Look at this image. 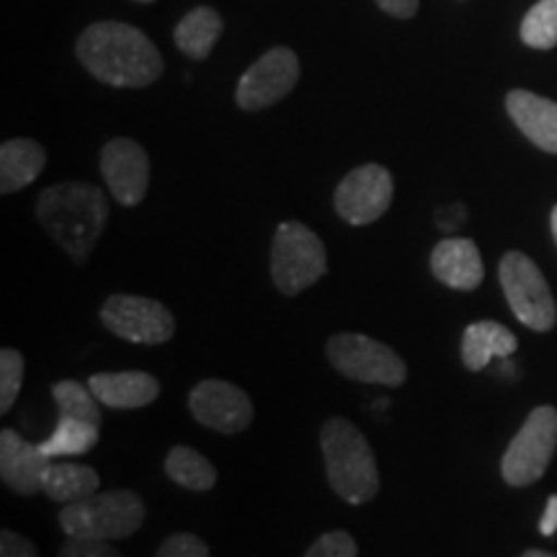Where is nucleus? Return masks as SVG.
Segmentation results:
<instances>
[{
    "label": "nucleus",
    "instance_id": "nucleus-1",
    "mask_svg": "<svg viewBox=\"0 0 557 557\" xmlns=\"http://www.w3.org/2000/svg\"><path fill=\"white\" fill-rule=\"evenodd\" d=\"M75 52L94 78L114 88H148L163 75V58L148 34L122 21L88 26Z\"/></svg>",
    "mask_w": 557,
    "mask_h": 557
},
{
    "label": "nucleus",
    "instance_id": "nucleus-2",
    "mask_svg": "<svg viewBox=\"0 0 557 557\" xmlns=\"http://www.w3.org/2000/svg\"><path fill=\"white\" fill-rule=\"evenodd\" d=\"M37 218L70 259L86 263L109 222V201L99 186L67 181L39 194Z\"/></svg>",
    "mask_w": 557,
    "mask_h": 557
},
{
    "label": "nucleus",
    "instance_id": "nucleus-3",
    "mask_svg": "<svg viewBox=\"0 0 557 557\" xmlns=\"http://www.w3.org/2000/svg\"><path fill=\"white\" fill-rule=\"evenodd\" d=\"M320 449L333 493L351 506L369 504L380 491V470L367 436L346 418H329L320 429Z\"/></svg>",
    "mask_w": 557,
    "mask_h": 557
},
{
    "label": "nucleus",
    "instance_id": "nucleus-4",
    "mask_svg": "<svg viewBox=\"0 0 557 557\" xmlns=\"http://www.w3.org/2000/svg\"><path fill=\"white\" fill-rule=\"evenodd\" d=\"M58 521L65 537L103 542L127 540L143 527L145 504L132 491L94 493L90 498L62 506Z\"/></svg>",
    "mask_w": 557,
    "mask_h": 557
},
{
    "label": "nucleus",
    "instance_id": "nucleus-5",
    "mask_svg": "<svg viewBox=\"0 0 557 557\" xmlns=\"http://www.w3.org/2000/svg\"><path fill=\"white\" fill-rule=\"evenodd\" d=\"M329 271L325 246L302 222H282L271 243V278L282 295H299Z\"/></svg>",
    "mask_w": 557,
    "mask_h": 557
},
{
    "label": "nucleus",
    "instance_id": "nucleus-6",
    "mask_svg": "<svg viewBox=\"0 0 557 557\" xmlns=\"http://www.w3.org/2000/svg\"><path fill=\"white\" fill-rule=\"evenodd\" d=\"M325 357L341 374L354 382L400 387L408 380L406 361L395 348L361 333H336L325 344Z\"/></svg>",
    "mask_w": 557,
    "mask_h": 557
},
{
    "label": "nucleus",
    "instance_id": "nucleus-7",
    "mask_svg": "<svg viewBox=\"0 0 557 557\" xmlns=\"http://www.w3.org/2000/svg\"><path fill=\"white\" fill-rule=\"evenodd\" d=\"M498 278L504 295L511 305L513 315L519 323H524L527 329L547 333L555 329L557 323V305L545 274H542L537 263L529 259L527 253L519 250H508L500 259Z\"/></svg>",
    "mask_w": 557,
    "mask_h": 557
},
{
    "label": "nucleus",
    "instance_id": "nucleus-8",
    "mask_svg": "<svg viewBox=\"0 0 557 557\" xmlns=\"http://www.w3.org/2000/svg\"><path fill=\"white\" fill-rule=\"evenodd\" d=\"M557 449V410L553 406L534 408L519 434L511 438L500 472L511 487H524L537 483L545 475Z\"/></svg>",
    "mask_w": 557,
    "mask_h": 557
},
{
    "label": "nucleus",
    "instance_id": "nucleus-9",
    "mask_svg": "<svg viewBox=\"0 0 557 557\" xmlns=\"http://www.w3.org/2000/svg\"><path fill=\"white\" fill-rule=\"evenodd\" d=\"M103 329L132 344L158 346L173 338L176 320L163 302L139 295H111L101 308Z\"/></svg>",
    "mask_w": 557,
    "mask_h": 557
},
{
    "label": "nucleus",
    "instance_id": "nucleus-10",
    "mask_svg": "<svg viewBox=\"0 0 557 557\" xmlns=\"http://www.w3.org/2000/svg\"><path fill=\"white\" fill-rule=\"evenodd\" d=\"M299 67L297 54L289 47H274L250 65L235 88V101L243 111H261L274 107L297 86Z\"/></svg>",
    "mask_w": 557,
    "mask_h": 557
},
{
    "label": "nucleus",
    "instance_id": "nucleus-11",
    "mask_svg": "<svg viewBox=\"0 0 557 557\" xmlns=\"http://www.w3.org/2000/svg\"><path fill=\"white\" fill-rule=\"evenodd\" d=\"M393 176L385 165L367 163L341 181L333 205L348 225H369L377 222L393 205Z\"/></svg>",
    "mask_w": 557,
    "mask_h": 557
},
{
    "label": "nucleus",
    "instance_id": "nucleus-12",
    "mask_svg": "<svg viewBox=\"0 0 557 557\" xmlns=\"http://www.w3.org/2000/svg\"><path fill=\"white\" fill-rule=\"evenodd\" d=\"M191 416L201 426L233 436L240 434L253 421V403L246 389L225 380H205L189 395Z\"/></svg>",
    "mask_w": 557,
    "mask_h": 557
},
{
    "label": "nucleus",
    "instance_id": "nucleus-13",
    "mask_svg": "<svg viewBox=\"0 0 557 557\" xmlns=\"http://www.w3.org/2000/svg\"><path fill=\"white\" fill-rule=\"evenodd\" d=\"M101 176L111 197L124 207H137L150 186V158L135 139L116 137L101 150Z\"/></svg>",
    "mask_w": 557,
    "mask_h": 557
},
{
    "label": "nucleus",
    "instance_id": "nucleus-14",
    "mask_svg": "<svg viewBox=\"0 0 557 557\" xmlns=\"http://www.w3.org/2000/svg\"><path fill=\"white\" fill-rule=\"evenodd\" d=\"M52 459L16 431H0V480L18 496H37L45 491V472Z\"/></svg>",
    "mask_w": 557,
    "mask_h": 557
},
{
    "label": "nucleus",
    "instance_id": "nucleus-15",
    "mask_svg": "<svg viewBox=\"0 0 557 557\" xmlns=\"http://www.w3.org/2000/svg\"><path fill=\"white\" fill-rule=\"evenodd\" d=\"M506 109L513 124L521 129L529 143L540 150L557 156V103L532 90H511L506 96Z\"/></svg>",
    "mask_w": 557,
    "mask_h": 557
},
{
    "label": "nucleus",
    "instance_id": "nucleus-16",
    "mask_svg": "<svg viewBox=\"0 0 557 557\" xmlns=\"http://www.w3.org/2000/svg\"><path fill=\"white\" fill-rule=\"evenodd\" d=\"M431 274L449 289H478L483 282V259L478 246L470 238L442 240L431 253Z\"/></svg>",
    "mask_w": 557,
    "mask_h": 557
},
{
    "label": "nucleus",
    "instance_id": "nucleus-17",
    "mask_svg": "<svg viewBox=\"0 0 557 557\" xmlns=\"http://www.w3.org/2000/svg\"><path fill=\"white\" fill-rule=\"evenodd\" d=\"M88 387L101 406L116 410L145 408L156 403L160 382L148 372H103L88 380Z\"/></svg>",
    "mask_w": 557,
    "mask_h": 557
},
{
    "label": "nucleus",
    "instance_id": "nucleus-18",
    "mask_svg": "<svg viewBox=\"0 0 557 557\" xmlns=\"http://www.w3.org/2000/svg\"><path fill=\"white\" fill-rule=\"evenodd\" d=\"M519 348V341L506 325L496 320H478L465 329L462 336V364L470 372H480L493 359H508Z\"/></svg>",
    "mask_w": 557,
    "mask_h": 557
},
{
    "label": "nucleus",
    "instance_id": "nucleus-19",
    "mask_svg": "<svg viewBox=\"0 0 557 557\" xmlns=\"http://www.w3.org/2000/svg\"><path fill=\"white\" fill-rule=\"evenodd\" d=\"M47 165V150L34 139H9L0 148V194H16L39 178Z\"/></svg>",
    "mask_w": 557,
    "mask_h": 557
},
{
    "label": "nucleus",
    "instance_id": "nucleus-20",
    "mask_svg": "<svg viewBox=\"0 0 557 557\" xmlns=\"http://www.w3.org/2000/svg\"><path fill=\"white\" fill-rule=\"evenodd\" d=\"M222 34V16L209 5H197V9L186 13L184 18L178 21L176 32H173V39H176V47L186 58L191 60H207L209 52L214 50Z\"/></svg>",
    "mask_w": 557,
    "mask_h": 557
},
{
    "label": "nucleus",
    "instance_id": "nucleus-21",
    "mask_svg": "<svg viewBox=\"0 0 557 557\" xmlns=\"http://www.w3.org/2000/svg\"><path fill=\"white\" fill-rule=\"evenodd\" d=\"M99 472L86 465L75 462H52L45 472V496L58 504H75V500L90 498L99 491Z\"/></svg>",
    "mask_w": 557,
    "mask_h": 557
},
{
    "label": "nucleus",
    "instance_id": "nucleus-22",
    "mask_svg": "<svg viewBox=\"0 0 557 557\" xmlns=\"http://www.w3.org/2000/svg\"><path fill=\"white\" fill-rule=\"evenodd\" d=\"M99 444V426L88 421H78V418L60 416L58 426L45 442H39L41 451L50 459L58 457H78L86 455Z\"/></svg>",
    "mask_w": 557,
    "mask_h": 557
},
{
    "label": "nucleus",
    "instance_id": "nucleus-23",
    "mask_svg": "<svg viewBox=\"0 0 557 557\" xmlns=\"http://www.w3.org/2000/svg\"><path fill=\"white\" fill-rule=\"evenodd\" d=\"M165 475L186 491L205 493L218 483V470L191 447H173L165 457Z\"/></svg>",
    "mask_w": 557,
    "mask_h": 557
},
{
    "label": "nucleus",
    "instance_id": "nucleus-24",
    "mask_svg": "<svg viewBox=\"0 0 557 557\" xmlns=\"http://www.w3.org/2000/svg\"><path fill=\"white\" fill-rule=\"evenodd\" d=\"M52 398L58 406L60 416L78 418V421H88L94 426H101V403L94 395V389L81 385L75 380H62L52 385Z\"/></svg>",
    "mask_w": 557,
    "mask_h": 557
},
{
    "label": "nucleus",
    "instance_id": "nucleus-25",
    "mask_svg": "<svg viewBox=\"0 0 557 557\" xmlns=\"http://www.w3.org/2000/svg\"><path fill=\"white\" fill-rule=\"evenodd\" d=\"M521 39L532 50L557 47V0H540L521 21Z\"/></svg>",
    "mask_w": 557,
    "mask_h": 557
},
{
    "label": "nucleus",
    "instance_id": "nucleus-26",
    "mask_svg": "<svg viewBox=\"0 0 557 557\" xmlns=\"http://www.w3.org/2000/svg\"><path fill=\"white\" fill-rule=\"evenodd\" d=\"M24 382V357L16 348L0 351V413H9Z\"/></svg>",
    "mask_w": 557,
    "mask_h": 557
},
{
    "label": "nucleus",
    "instance_id": "nucleus-27",
    "mask_svg": "<svg viewBox=\"0 0 557 557\" xmlns=\"http://www.w3.org/2000/svg\"><path fill=\"white\" fill-rule=\"evenodd\" d=\"M305 557H359L357 540L348 532H325L323 537L312 542Z\"/></svg>",
    "mask_w": 557,
    "mask_h": 557
},
{
    "label": "nucleus",
    "instance_id": "nucleus-28",
    "mask_svg": "<svg viewBox=\"0 0 557 557\" xmlns=\"http://www.w3.org/2000/svg\"><path fill=\"white\" fill-rule=\"evenodd\" d=\"M156 557H212V555H209V547L197 537V534L178 532V534H171V537L158 547Z\"/></svg>",
    "mask_w": 557,
    "mask_h": 557
},
{
    "label": "nucleus",
    "instance_id": "nucleus-29",
    "mask_svg": "<svg viewBox=\"0 0 557 557\" xmlns=\"http://www.w3.org/2000/svg\"><path fill=\"white\" fill-rule=\"evenodd\" d=\"M60 557H122V553L103 540L67 537L65 545L60 547Z\"/></svg>",
    "mask_w": 557,
    "mask_h": 557
},
{
    "label": "nucleus",
    "instance_id": "nucleus-30",
    "mask_svg": "<svg viewBox=\"0 0 557 557\" xmlns=\"http://www.w3.org/2000/svg\"><path fill=\"white\" fill-rule=\"evenodd\" d=\"M0 557H39V553L24 534L3 529L0 532Z\"/></svg>",
    "mask_w": 557,
    "mask_h": 557
},
{
    "label": "nucleus",
    "instance_id": "nucleus-31",
    "mask_svg": "<svg viewBox=\"0 0 557 557\" xmlns=\"http://www.w3.org/2000/svg\"><path fill=\"white\" fill-rule=\"evenodd\" d=\"M374 3H377L385 13H389V16L410 18L416 16L418 3H421V0H374Z\"/></svg>",
    "mask_w": 557,
    "mask_h": 557
},
{
    "label": "nucleus",
    "instance_id": "nucleus-32",
    "mask_svg": "<svg viewBox=\"0 0 557 557\" xmlns=\"http://www.w3.org/2000/svg\"><path fill=\"white\" fill-rule=\"evenodd\" d=\"M540 532L545 534V537H553L557 532V496L547 498L545 513H542V521H540Z\"/></svg>",
    "mask_w": 557,
    "mask_h": 557
},
{
    "label": "nucleus",
    "instance_id": "nucleus-33",
    "mask_svg": "<svg viewBox=\"0 0 557 557\" xmlns=\"http://www.w3.org/2000/svg\"><path fill=\"white\" fill-rule=\"evenodd\" d=\"M521 557H557V555H549V553H542V549H527Z\"/></svg>",
    "mask_w": 557,
    "mask_h": 557
},
{
    "label": "nucleus",
    "instance_id": "nucleus-34",
    "mask_svg": "<svg viewBox=\"0 0 557 557\" xmlns=\"http://www.w3.org/2000/svg\"><path fill=\"white\" fill-rule=\"evenodd\" d=\"M549 225H553V238L557 243V207L553 209V218H549Z\"/></svg>",
    "mask_w": 557,
    "mask_h": 557
},
{
    "label": "nucleus",
    "instance_id": "nucleus-35",
    "mask_svg": "<svg viewBox=\"0 0 557 557\" xmlns=\"http://www.w3.org/2000/svg\"><path fill=\"white\" fill-rule=\"evenodd\" d=\"M389 406V400H382V403H377V406H374V413H380V410H385Z\"/></svg>",
    "mask_w": 557,
    "mask_h": 557
},
{
    "label": "nucleus",
    "instance_id": "nucleus-36",
    "mask_svg": "<svg viewBox=\"0 0 557 557\" xmlns=\"http://www.w3.org/2000/svg\"><path fill=\"white\" fill-rule=\"evenodd\" d=\"M137 3H152V0H137Z\"/></svg>",
    "mask_w": 557,
    "mask_h": 557
}]
</instances>
